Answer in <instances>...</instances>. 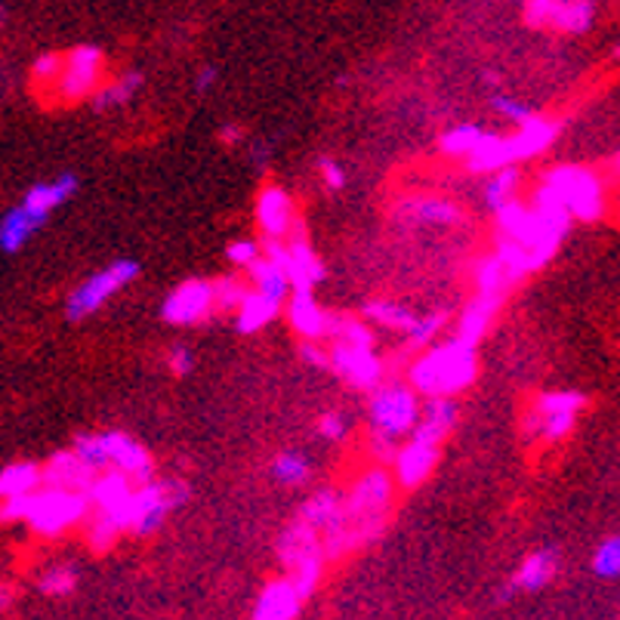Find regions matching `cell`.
<instances>
[{
	"label": "cell",
	"instance_id": "1",
	"mask_svg": "<svg viewBox=\"0 0 620 620\" xmlns=\"http://www.w3.org/2000/svg\"><path fill=\"white\" fill-rule=\"evenodd\" d=\"M395 488H399V481H395V476H389V469L383 464L371 466L358 476L356 485L349 488V494L342 500V510L337 512V519L322 531L327 558L356 553V550L368 546L383 534L389 515H392Z\"/></svg>",
	"mask_w": 620,
	"mask_h": 620
},
{
	"label": "cell",
	"instance_id": "2",
	"mask_svg": "<svg viewBox=\"0 0 620 620\" xmlns=\"http://www.w3.org/2000/svg\"><path fill=\"white\" fill-rule=\"evenodd\" d=\"M476 373H479L476 342H466L464 337L454 334L450 340L429 346L417 361H411L407 383L417 389L426 402L429 399H454L476 383Z\"/></svg>",
	"mask_w": 620,
	"mask_h": 620
},
{
	"label": "cell",
	"instance_id": "3",
	"mask_svg": "<svg viewBox=\"0 0 620 620\" xmlns=\"http://www.w3.org/2000/svg\"><path fill=\"white\" fill-rule=\"evenodd\" d=\"M90 510H94L90 494L72 491V488H56V485H41L34 494L25 497L22 522L32 527L37 537H59L68 527L84 525Z\"/></svg>",
	"mask_w": 620,
	"mask_h": 620
},
{
	"label": "cell",
	"instance_id": "4",
	"mask_svg": "<svg viewBox=\"0 0 620 620\" xmlns=\"http://www.w3.org/2000/svg\"><path fill=\"white\" fill-rule=\"evenodd\" d=\"M72 448L78 450L87 464L106 472V469H121L124 476L142 485V481L155 479V464L149 457V450L142 448L137 438H130L121 429H109V433H90L78 435Z\"/></svg>",
	"mask_w": 620,
	"mask_h": 620
},
{
	"label": "cell",
	"instance_id": "5",
	"mask_svg": "<svg viewBox=\"0 0 620 620\" xmlns=\"http://www.w3.org/2000/svg\"><path fill=\"white\" fill-rule=\"evenodd\" d=\"M279 558L281 565H284V574L294 580L300 592L306 596V602H309L312 596H315V589H318L325 562H330L322 531L296 515L294 522L284 527V534H281Z\"/></svg>",
	"mask_w": 620,
	"mask_h": 620
},
{
	"label": "cell",
	"instance_id": "6",
	"mask_svg": "<svg viewBox=\"0 0 620 620\" xmlns=\"http://www.w3.org/2000/svg\"><path fill=\"white\" fill-rule=\"evenodd\" d=\"M543 186L572 210L577 222H599L605 217V183L599 173L584 164H556L543 173Z\"/></svg>",
	"mask_w": 620,
	"mask_h": 620
},
{
	"label": "cell",
	"instance_id": "7",
	"mask_svg": "<svg viewBox=\"0 0 620 620\" xmlns=\"http://www.w3.org/2000/svg\"><path fill=\"white\" fill-rule=\"evenodd\" d=\"M423 407H420V392L402 380H383L371 392L368 404V420L371 433L389 435V438H404L417 429Z\"/></svg>",
	"mask_w": 620,
	"mask_h": 620
},
{
	"label": "cell",
	"instance_id": "8",
	"mask_svg": "<svg viewBox=\"0 0 620 620\" xmlns=\"http://www.w3.org/2000/svg\"><path fill=\"white\" fill-rule=\"evenodd\" d=\"M587 399L580 392L562 389V392H541L531 411L522 420V429L527 438H537L546 445H556L562 438H568L577 423V414L584 411Z\"/></svg>",
	"mask_w": 620,
	"mask_h": 620
},
{
	"label": "cell",
	"instance_id": "9",
	"mask_svg": "<svg viewBox=\"0 0 620 620\" xmlns=\"http://www.w3.org/2000/svg\"><path fill=\"white\" fill-rule=\"evenodd\" d=\"M188 494H192V488L183 479H152L137 485L133 510H130V534H137V537L155 534L157 527L167 522V515L186 503Z\"/></svg>",
	"mask_w": 620,
	"mask_h": 620
},
{
	"label": "cell",
	"instance_id": "10",
	"mask_svg": "<svg viewBox=\"0 0 620 620\" xmlns=\"http://www.w3.org/2000/svg\"><path fill=\"white\" fill-rule=\"evenodd\" d=\"M140 275V263L137 260H118V263L106 265L102 272H96L87 281H80L78 287L65 300V318L68 322H84L94 312H99L118 291H124L130 281Z\"/></svg>",
	"mask_w": 620,
	"mask_h": 620
},
{
	"label": "cell",
	"instance_id": "11",
	"mask_svg": "<svg viewBox=\"0 0 620 620\" xmlns=\"http://www.w3.org/2000/svg\"><path fill=\"white\" fill-rule=\"evenodd\" d=\"M263 253H269L272 260H279L284 265L294 287H312L315 291V284L325 281V265L309 244V235L303 229V222H296V229L287 238H263Z\"/></svg>",
	"mask_w": 620,
	"mask_h": 620
},
{
	"label": "cell",
	"instance_id": "12",
	"mask_svg": "<svg viewBox=\"0 0 620 620\" xmlns=\"http://www.w3.org/2000/svg\"><path fill=\"white\" fill-rule=\"evenodd\" d=\"M330 371L337 373L346 387L373 392L387 377V365L373 352V346L330 340Z\"/></svg>",
	"mask_w": 620,
	"mask_h": 620
},
{
	"label": "cell",
	"instance_id": "13",
	"mask_svg": "<svg viewBox=\"0 0 620 620\" xmlns=\"http://www.w3.org/2000/svg\"><path fill=\"white\" fill-rule=\"evenodd\" d=\"M525 22L531 29L587 34L596 22V0H525Z\"/></svg>",
	"mask_w": 620,
	"mask_h": 620
},
{
	"label": "cell",
	"instance_id": "14",
	"mask_svg": "<svg viewBox=\"0 0 620 620\" xmlns=\"http://www.w3.org/2000/svg\"><path fill=\"white\" fill-rule=\"evenodd\" d=\"M217 309V287L210 279H186L161 303V318L173 327L202 325Z\"/></svg>",
	"mask_w": 620,
	"mask_h": 620
},
{
	"label": "cell",
	"instance_id": "15",
	"mask_svg": "<svg viewBox=\"0 0 620 620\" xmlns=\"http://www.w3.org/2000/svg\"><path fill=\"white\" fill-rule=\"evenodd\" d=\"M102 68H106V56L102 50L94 44H80L68 56H65L63 78L56 84V94L63 102H80V99H90V96L102 87Z\"/></svg>",
	"mask_w": 620,
	"mask_h": 620
},
{
	"label": "cell",
	"instance_id": "16",
	"mask_svg": "<svg viewBox=\"0 0 620 620\" xmlns=\"http://www.w3.org/2000/svg\"><path fill=\"white\" fill-rule=\"evenodd\" d=\"M133 494H137V481L124 476L121 469H106L96 479L94 491H90V503H94L96 515L109 519L111 525L121 531H130V510H133Z\"/></svg>",
	"mask_w": 620,
	"mask_h": 620
},
{
	"label": "cell",
	"instance_id": "17",
	"mask_svg": "<svg viewBox=\"0 0 620 620\" xmlns=\"http://www.w3.org/2000/svg\"><path fill=\"white\" fill-rule=\"evenodd\" d=\"M438 450H442V445L433 442V438H426V435L420 433L407 435V442L399 448L395 464H392V469H395L392 476L399 481V488L414 491V488H420L423 481L429 479L435 464H438Z\"/></svg>",
	"mask_w": 620,
	"mask_h": 620
},
{
	"label": "cell",
	"instance_id": "18",
	"mask_svg": "<svg viewBox=\"0 0 620 620\" xmlns=\"http://www.w3.org/2000/svg\"><path fill=\"white\" fill-rule=\"evenodd\" d=\"M257 229L263 238H287L296 229V207L291 192L281 186H263L257 192Z\"/></svg>",
	"mask_w": 620,
	"mask_h": 620
},
{
	"label": "cell",
	"instance_id": "19",
	"mask_svg": "<svg viewBox=\"0 0 620 620\" xmlns=\"http://www.w3.org/2000/svg\"><path fill=\"white\" fill-rule=\"evenodd\" d=\"M287 325L294 327V334L300 340H325L330 337V322L334 315H327L318 300H315V291L312 287H294L287 303Z\"/></svg>",
	"mask_w": 620,
	"mask_h": 620
},
{
	"label": "cell",
	"instance_id": "20",
	"mask_svg": "<svg viewBox=\"0 0 620 620\" xmlns=\"http://www.w3.org/2000/svg\"><path fill=\"white\" fill-rule=\"evenodd\" d=\"M395 219L402 226H457L464 214L460 207L438 195H407L395 204Z\"/></svg>",
	"mask_w": 620,
	"mask_h": 620
},
{
	"label": "cell",
	"instance_id": "21",
	"mask_svg": "<svg viewBox=\"0 0 620 620\" xmlns=\"http://www.w3.org/2000/svg\"><path fill=\"white\" fill-rule=\"evenodd\" d=\"M306 605V596L300 592L294 580L287 574H281L275 580H269L260 596H257V605H253V618L257 620H294L300 618Z\"/></svg>",
	"mask_w": 620,
	"mask_h": 620
},
{
	"label": "cell",
	"instance_id": "22",
	"mask_svg": "<svg viewBox=\"0 0 620 620\" xmlns=\"http://www.w3.org/2000/svg\"><path fill=\"white\" fill-rule=\"evenodd\" d=\"M96 479H99V469L87 464L75 448L59 450V454H53L47 464H44V485H56V488H72V491L90 494Z\"/></svg>",
	"mask_w": 620,
	"mask_h": 620
},
{
	"label": "cell",
	"instance_id": "23",
	"mask_svg": "<svg viewBox=\"0 0 620 620\" xmlns=\"http://www.w3.org/2000/svg\"><path fill=\"white\" fill-rule=\"evenodd\" d=\"M78 176L75 173H63V176H56L53 183H37L25 192V198H22V207L25 210H32L34 217H41L44 222L50 219V214L56 210V207H63L65 202H72L75 195H78Z\"/></svg>",
	"mask_w": 620,
	"mask_h": 620
},
{
	"label": "cell",
	"instance_id": "24",
	"mask_svg": "<svg viewBox=\"0 0 620 620\" xmlns=\"http://www.w3.org/2000/svg\"><path fill=\"white\" fill-rule=\"evenodd\" d=\"M558 130H562V124L543 118V115H531L525 124H515L512 149H515V155H519V164L527 161V157L543 155V152L556 142Z\"/></svg>",
	"mask_w": 620,
	"mask_h": 620
},
{
	"label": "cell",
	"instance_id": "25",
	"mask_svg": "<svg viewBox=\"0 0 620 620\" xmlns=\"http://www.w3.org/2000/svg\"><path fill=\"white\" fill-rule=\"evenodd\" d=\"M519 164V155L512 149V137H500V133H485L479 142V149L466 157V171L488 176V173L503 171Z\"/></svg>",
	"mask_w": 620,
	"mask_h": 620
},
{
	"label": "cell",
	"instance_id": "26",
	"mask_svg": "<svg viewBox=\"0 0 620 620\" xmlns=\"http://www.w3.org/2000/svg\"><path fill=\"white\" fill-rule=\"evenodd\" d=\"M500 306H503V300H497V296H472L464 306V312H460V318H457V337H464L466 342H476V346H479V342L488 337L491 325H494Z\"/></svg>",
	"mask_w": 620,
	"mask_h": 620
},
{
	"label": "cell",
	"instance_id": "27",
	"mask_svg": "<svg viewBox=\"0 0 620 620\" xmlns=\"http://www.w3.org/2000/svg\"><path fill=\"white\" fill-rule=\"evenodd\" d=\"M558 572V553L556 550H537L531 556L522 558V565L515 568V574L510 577V584L519 592H537L546 584H553V577Z\"/></svg>",
	"mask_w": 620,
	"mask_h": 620
},
{
	"label": "cell",
	"instance_id": "28",
	"mask_svg": "<svg viewBox=\"0 0 620 620\" xmlns=\"http://www.w3.org/2000/svg\"><path fill=\"white\" fill-rule=\"evenodd\" d=\"M472 281H476V294L497 296V300H507L512 287L519 284V279L510 272V265L503 263L497 253L476 260V265H472Z\"/></svg>",
	"mask_w": 620,
	"mask_h": 620
},
{
	"label": "cell",
	"instance_id": "29",
	"mask_svg": "<svg viewBox=\"0 0 620 620\" xmlns=\"http://www.w3.org/2000/svg\"><path fill=\"white\" fill-rule=\"evenodd\" d=\"M244 272H248L250 287H253V291H260V294L279 300L281 306L287 303V296H291V291H294V284H291V279H287L284 265H281L279 260H272L269 253H263V257L250 265V269H244Z\"/></svg>",
	"mask_w": 620,
	"mask_h": 620
},
{
	"label": "cell",
	"instance_id": "30",
	"mask_svg": "<svg viewBox=\"0 0 620 620\" xmlns=\"http://www.w3.org/2000/svg\"><path fill=\"white\" fill-rule=\"evenodd\" d=\"M41 226H44V219L34 217L32 210H25L22 204L10 207L3 222H0V250H3L7 257H13V253H19V250L29 244V238H32Z\"/></svg>",
	"mask_w": 620,
	"mask_h": 620
},
{
	"label": "cell",
	"instance_id": "31",
	"mask_svg": "<svg viewBox=\"0 0 620 620\" xmlns=\"http://www.w3.org/2000/svg\"><path fill=\"white\" fill-rule=\"evenodd\" d=\"M279 309H281L279 300H272V296H265L250 287V294L244 296V303H241L238 312H235V330H238V334H257V330H263L269 322H275Z\"/></svg>",
	"mask_w": 620,
	"mask_h": 620
},
{
	"label": "cell",
	"instance_id": "32",
	"mask_svg": "<svg viewBox=\"0 0 620 620\" xmlns=\"http://www.w3.org/2000/svg\"><path fill=\"white\" fill-rule=\"evenodd\" d=\"M361 315L377 327H389V330H399V334H411L414 327H417V315L402 306V303H395V300H368L365 306H361Z\"/></svg>",
	"mask_w": 620,
	"mask_h": 620
},
{
	"label": "cell",
	"instance_id": "33",
	"mask_svg": "<svg viewBox=\"0 0 620 620\" xmlns=\"http://www.w3.org/2000/svg\"><path fill=\"white\" fill-rule=\"evenodd\" d=\"M41 485H44V466L29 464V460L3 466V472H0V497H3V500H7V497L34 494Z\"/></svg>",
	"mask_w": 620,
	"mask_h": 620
},
{
	"label": "cell",
	"instance_id": "34",
	"mask_svg": "<svg viewBox=\"0 0 620 620\" xmlns=\"http://www.w3.org/2000/svg\"><path fill=\"white\" fill-rule=\"evenodd\" d=\"M142 72H124L121 78H115L111 84H102L94 94V109L96 111H111L124 109L127 102H133V96L142 90Z\"/></svg>",
	"mask_w": 620,
	"mask_h": 620
},
{
	"label": "cell",
	"instance_id": "35",
	"mask_svg": "<svg viewBox=\"0 0 620 620\" xmlns=\"http://www.w3.org/2000/svg\"><path fill=\"white\" fill-rule=\"evenodd\" d=\"M342 500H346V497L337 494L334 488H322V491H315V494L300 507L296 515L306 519V522L318 527V531H325V527L337 519V512L342 510Z\"/></svg>",
	"mask_w": 620,
	"mask_h": 620
},
{
	"label": "cell",
	"instance_id": "36",
	"mask_svg": "<svg viewBox=\"0 0 620 620\" xmlns=\"http://www.w3.org/2000/svg\"><path fill=\"white\" fill-rule=\"evenodd\" d=\"M488 130H481L479 124H457V127H448L445 133H442V140H438V152L445 157H469L476 149H479L481 137H485Z\"/></svg>",
	"mask_w": 620,
	"mask_h": 620
},
{
	"label": "cell",
	"instance_id": "37",
	"mask_svg": "<svg viewBox=\"0 0 620 620\" xmlns=\"http://www.w3.org/2000/svg\"><path fill=\"white\" fill-rule=\"evenodd\" d=\"M519 171H515V164L512 167H503V171H494L488 173V183H485V204H488V210L494 214L500 210L503 204H510L512 198H519Z\"/></svg>",
	"mask_w": 620,
	"mask_h": 620
},
{
	"label": "cell",
	"instance_id": "38",
	"mask_svg": "<svg viewBox=\"0 0 620 620\" xmlns=\"http://www.w3.org/2000/svg\"><path fill=\"white\" fill-rule=\"evenodd\" d=\"M272 479L279 485H306L312 476V464L300 454V450H284L272 460Z\"/></svg>",
	"mask_w": 620,
	"mask_h": 620
},
{
	"label": "cell",
	"instance_id": "39",
	"mask_svg": "<svg viewBox=\"0 0 620 620\" xmlns=\"http://www.w3.org/2000/svg\"><path fill=\"white\" fill-rule=\"evenodd\" d=\"M78 587V572L72 565H53L47 572L41 574L37 580V589L50 596V599H63V596H72Z\"/></svg>",
	"mask_w": 620,
	"mask_h": 620
},
{
	"label": "cell",
	"instance_id": "40",
	"mask_svg": "<svg viewBox=\"0 0 620 620\" xmlns=\"http://www.w3.org/2000/svg\"><path fill=\"white\" fill-rule=\"evenodd\" d=\"M84 534H87V546L94 550V553H109L111 546L118 543V537L124 534L118 525H111L109 519H102V515H96V512H90L87 515V522H84Z\"/></svg>",
	"mask_w": 620,
	"mask_h": 620
},
{
	"label": "cell",
	"instance_id": "41",
	"mask_svg": "<svg viewBox=\"0 0 620 620\" xmlns=\"http://www.w3.org/2000/svg\"><path fill=\"white\" fill-rule=\"evenodd\" d=\"M592 574L602 580H618L620 577V534L599 543V550L592 553Z\"/></svg>",
	"mask_w": 620,
	"mask_h": 620
},
{
	"label": "cell",
	"instance_id": "42",
	"mask_svg": "<svg viewBox=\"0 0 620 620\" xmlns=\"http://www.w3.org/2000/svg\"><path fill=\"white\" fill-rule=\"evenodd\" d=\"M217 287V309L222 312H238V306L244 303V296L250 294V287L238 275H226V279L214 281Z\"/></svg>",
	"mask_w": 620,
	"mask_h": 620
},
{
	"label": "cell",
	"instance_id": "43",
	"mask_svg": "<svg viewBox=\"0 0 620 620\" xmlns=\"http://www.w3.org/2000/svg\"><path fill=\"white\" fill-rule=\"evenodd\" d=\"M445 322H448V315H426V318H420L417 327L407 334V342H404V349L407 352H414V349H429V342L438 337V330L445 327Z\"/></svg>",
	"mask_w": 620,
	"mask_h": 620
},
{
	"label": "cell",
	"instance_id": "44",
	"mask_svg": "<svg viewBox=\"0 0 620 620\" xmlns=\"http://www.w3.org/2000/svg\"><path fill=\"white\" fill-rule=\"evenodd\" d=\"M63 68H65V56H59V53H44V56L34 59L32 80L37 87H56L59 78H63Z\"/></svg>",
	"mask_w": 620,
	"mask_h": 620
},
{
	"label": "cell",
	"instance_id": "45",
	"mask_svg": "<svg viewBox=\"0 0 620 620\" xmlns=\"http://www.w3.org/2000/svg\"><path fill=\"white\" fill-rule=\"evenodd\" d=\"M226 257H229V263H232L235 269H250V265L263 257V244H257V241H250V238H241V241H232V244L226 248Z\"/></svg>",
	"mask_w": 620,
	"mask_h": 620
},
{
	"label": "cell",
	"instance_id": "46",
	"mask_svg": "<svg viewBox=\"0 0 620 620\" xmlns=\"http://www.w3.org/2000/svg\"><path fill=\"white\" fill-rule=\"evenodd\" d=\"M491 109H494L497 115H503V118L512 121V124H525L531 115H537L534 109H527L525 102H519V99H512V96H503V94L491 96Z\"/></svg>",
	"mask_w": 620,
	"mask_h": 620
},
{
	"label": "cell",
	"instance_id": "47",
	"mask_svg": "<svg viewBox=\"0 0 620 620\" xmlns=\"http://www.w3.org/2000/svg\"><path fill=\"white\" fill-rule=\"evenodd\" d=\"M318 435L327 442H342L349 435V420L342 417L340 411H327L318 417Z\"/></svg>",
	"mask_w": 620,
	"mask_h": 620
},
{
	"label": "cell",
	"instance_id": "48",
	"mask_svg": "<svg viewBox=\"0 0 620 620\" xmlns=\"http://www.w3.org/2000/svg\"><path fill=\"white\" fill-rule=\"evenodd\" d=\"M399 438H389V435L371 433V454L377 464H395V454H399Z\"/></svg>",
	"mask_w": 620,
	"mask_h": 620
},
{
	"label": "cell",
	"instance_id": "49",
	"mask_svg": "<svg viewBox=\"0 0 620 620\" xmlns=\"http://www.w3.org/2000/svg\"><path fill=\"white\" fill-rule=\"evenodd\" d=\"M318 173H322V183H325L330 192H340L346 186V171H342L340 161H334V157H322L318 161Z\"/></svg>",
	"mask_w": 620,
	"mask_h": 620
},
{
	"label": "cell",
	"instance_id": "50",
	"mask_svg": "<svg viewBox=\"0 0 620 620\" xmlns=\"http://www.w3.org/2000/svg\"><path fill=\"white\" fill-rule=\"evenodd\" d=\"M167 368H171L173 377H188V373L195 371V356H192V349H186V346H173L171 352H167Z\"/></svg>",
	"mask_w": 620,
	"mask_h": 620
},
{
	"label": "cell",
	"instance_id": "51",
	"mask_svg": "<svg viewBox=\"0 0 620 620\" xmlns=\"http://www.w3.org/2000/svg\"><path fill=\"white\" fill-rule=\"evenodd\" d=\"M300 356H303V361L306 365H315V368H325V371H330V349H322L318 346V340H303V346H300Z\"/></svg>",
	"mask_w": 620,
	"mask_h": 620
},
{
	"label": "cell",
	"instance_id": "52",
	"mask_svg": "<svg viewBox=\"0 0 620 620\" xmlns=\"http://www.w3.org/2000/svg\"><path fill=\"white\" fill-rule=\"evenodd\" d=\"M219 78V68L217 65H202L198 68V75H195V94L198 96H207L214 90V84Z\"/></svg>",
	"mask_w": 620,
	"mask_h": 620
},
{
	"label": "cell",
	"instance_id": "53",
	"mask_svg": "<svg viewBox=\"0 0 620 620\" xmlns=\"http://www.w3.org/2000/svg\"><path fill=\"white\" fill-rule=\"evenodd\" d=\"M269 155H272V149H269L265 142H257V145L250 149V161H253V167L260 173L269 171Z\"/></svg>",
	"mask_w": 620,
	"mask_h": 620
},
{
	"label": "cell",
	"instance_id": "54",
	"mask_svg": "<svg viewBox=\"0 0 620 620\" xmlns=\"http://www.w3.org/2000/svg\"><path fill=\"white\" fill-rule=\"evenodd\" d=\"M241 137H244V130H241L238 124H226L222 130H219V140L226 142V145H238Z\"/></svg>",
	"mask_w": 620,
	"mask_h": 620
},
{
	"label": "cell",
	"instance_id": "55",
	"mask_svg": "<svg viewBox=\"0 0 620 620\" xmlns=\"http://www.w3.org/2000/svg\"><path fill=\"white\" fill-rule=\"evenodd\" d=\"M614 173L620 176V152H618V157H614Z\"/></svg>",
	"mask_w": 620,
	"mask_h": 620
},
{
	"label": "cell",
	"instance_id": "56",
	"mask_svg": "<svg viewBox=\"0 0 620 620\" xmlns=\"http://www.w3.org/2000/svg\"><path fill=\"white\" fill-rule=\"evenodd\" d=\"M614 56H618V59H620V47H618V53H614Z\"/></svg>",
	"mask_w": 620,
	"mask_h": 620
}]
</instances>
